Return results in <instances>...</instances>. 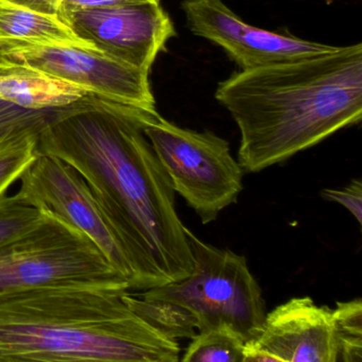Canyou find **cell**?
<instances>
[{
	"label": "cell",
	"mask_w": 362,
	"mask_h": 362,
	"mask_svg": "<svg viewBox=\"0 0 362 362\" xmlns=\"http://www.w3.org/2000/svg\"><path fill=\"white\" fill-rule=\"evenodd\" d=\"M16 64H18V63L14 62L12 59L6 56L5 52H4V50L0 47V69H7V67H12Z\"/></svg>",
	"instance_id": "cell-23"
},
{
	"label": "cell",
	"mask_w": 362,
	"mask_h": 362,
	"mask_svg": "<svg viewBox=\"0 0 362 362\" xmlns=\"http://www.w3.org/2000/svg\"><path fill=\"white\" fill-rule=\"evenodd\" d=\"M90 95L83 88L26 65L0 69V100L22 109L54 111Z\"/></svg>",
	"instance_id": "cell-12"
},
{
	"label": "cell",
	"mask_w": 362,
	"mask_h": 362,
	"mask_svg": "<svg viewBox=\"0 0 362 362\" xmlns=\"http://www.w3.org/2000/svg\"><path fill=\"white\" fill-rule=\"evenodd\" d=\"M18 64L39 69L100 98L156 111L150 73L80 46H18L4 49Z\"/></svg>",
	"instance_id": "cell-9"
},
{
	"label": "cell",
	"mask_w": 362,
	"mask_h": 362,
	"mask_svg": "<svg viewBox=\"0 0 362 362\" xmlns=\"http://www.w3.org/2000/svg\"><path fill=\"white\" fill-rule=\"evenodd\" d=\"M42 127L16 129L0 137V203L9 188L20 181L25 171L40 156L39 133Z\"/></svg>",
	"instance_id": "cell-15"
},
{
	"label": "cell",
	"mask_w": 362,
	"mask_h": 362,
	"mask_svg": "<svg viewBox=\"0 0 362 362\" xmlns=\"http://www.w3.org/2000/svg\"><path fill=\"white\" fill-rule=\"evenodd\" d=\"M332 309L309 296L293 298L266 313L257 336L245 341L243 362H338Z\"/></svg>",
	"instance_id": "cell-11"
},
{
	"label": "cell",
	"mask_w": 362,
	"mask_h": 362,
	"mask_svg": "<svg viewBox=\"0 0 362 362\" xmlns=\"http://www.w3.org/2000/svg\"><path fill=\"white\" fill-rule=\"evenodd\" d=\"M128 283H69L0 294V362H177L179 341L122 300Z\"/></svg>",
	"instance_id": "cell-3"
},
{
	"label": "cell",
	"mask_w": 362,
	"mask_h": 362,
	"mask_svg": "<svg viewBox=\"0 0 362 362\" xmlns=\"http://www.w3.org/2000/svg\"><path fill=\"white\" fill-rule=\"evenodd\" d=\"M141 1H149V0H65L64 3L61 6L60 10L90 7H109V6L141 3ZM158 1H160V0H158Z\"/></svg>",
	"instance_id": "cell-22"
},
{
	"label": "cell",
	"mask_w": 362,
	"mask_h": 362,
	"mask_svg": "<svg viewBox=\"0 0 362 362\" xmlns=\"http://www.w3.org/2000/svg\"><path fill=\"white\" fill-rule=\"evenodd\" d=\"M158 115L90 95L56 110L39 133L40 153L73 167L122 228L146 290L181 281L194 269L175 190L144 132Z\"/></svg>",
	"instance_id": "cell-1"
},
{
	"label": "cell",
	"mask_w": 362,
	"mask_h": 362,
	"mask_svg": "<svg viewBox=\"0 0 362 362\" xmlns=\"http://www.w3.org/2000/svg\"><path fill=\"white\" fill-rule=\"evenodd\" d=\"M122 300L150 326L171 340H192L197 334L196 315L183 305L170 300L144 298L139 293L126 292Z\"/></svg>",
	"instance_id": "cell-14"
},
{
	"label": "cell",
	"mask_w": 362,
	"mask_h": 362,
	"mask_svg": "<svg viewBox=\"0 0 362 362\" xmlns=\"http://www.w3.org/2000/svg\"><path fill=\"white\" fill-rule=\"evenodd\" d=\"M171 186L196 211L203 224L237 202L243 169L228 141L211 131L181 128L158 115L144 129Z\"/></svg>",
	"instance_id": "cell-5"
},
{
	"label": "cell",
	"mask_w": 362,
	"mask_h": 362,
	"mask_svg": "<svg viewBox=\"0 0 362 362\" xmlns=\"http://www.w3.org/2000/svg\"><path fill=\"white\" fill-rule=\"evenodd\" d=\"M18 200L52 211L86 235L111 266L130 283L131 290H146L139 258L111 214L86 180L54 156L40 154L20 179Z\"/></svg>",
	"instance_id": "cell-6"
},
{
	"label": "cell",
	"mask_w": 362,
	"mask_h": 362,
	"mask_svg": "<svg viewBox=\"0 0 362 362\" xmlns=\"http://www.w3.org/2000/svg\"><path fill=\"white\" fill-rule=\"evenodd\" d=\"M185 232L194 258L192 272L139 294L190 309L198 332L226 324L245 341L255 338L266 317V303L245 256L205 243L189 228Z\"/></svg>",
	"instance_id": "cell-4"
},
{
	"label": "cell",
	"mask_w": 362,
	"mask_h": 362,
	"mask_svg": "<svg viewBox=\"0 0 362 362\" xmlns=\"http://www.w3.org/2000/svg\"><path fill=\"white\" fill-rule=\"evenodd\" d=\"M320 194L325 200L342 205L356 218L358 223L362 224V183L359 179L353 180L341 189H323Z\"/></svg>",
	"instance_id": "cell-20"
},
{
	"label": "cell",
	"mask_w": 362,
	"mask_h": 362,
	"mask_svg": "<svg viewBox=\"0 0 362 362\" xmlns=\"http://www.w3.org/2000/svg\"><path fill=\"white\" fill-rule=\"evenodd\" d=\"M48 211L41 226L0 245V294L52 284L130 285L90 239Z\"/></svg>",
	"instance_id": "cell-7"
},
{
	"label": "cell",
	"mask_w": 362,
	"mask_h": 362,
	"mask_svg": "<svg viewBox=\"0 0 362 362\" xmlns=\"http://www.w3.org/2000/svg\"><path fill=\"white\" fill-rule=\"evenodd\" d=\"M245 340L226 324L197 332L184 353L183 362H243Z\"/></svg>",
	"instance_id": "cell-16"
},
{
	"label": "cell",
	"mask_w": 362,
	"mask_h": 362,
	"mask_svg": "<svg viewBox=\"0 0 362 362\" xmlns=\"http://www.w3.org/2000/svg\"><path fill=\"white\" fill-rule=\"evenodd\" d=\"M181 8L188 29L223 48L241 71L321 56L338 48L251 26L222 0H183Z\"/></svg>",
	"instance_id": "cell-10"
},
{
	"label": "cell",
	"mask_w": 362,
	"mask_h": 362,
	"mask_svg": "<svg viewBox=\"0 0 362 362\" xmlns=\"http://www.w3.org/2000/svg\"><path fill=\"white\" fill-rule=\"evenodd\" d=\"M25 9L33 10L48 16H58L65 0H6Z\"/></svg>",
	"instance_id": "cell-21"
},
{
	"label": "cell",
	"mask_w": 362,
	"mask_h": 362,
	"mask_svg": "<svg viewBox=\"0 0 362 362\" xmlns=\"http://www.w3.org/2000/svg\"><path fill=\"white\" fill-rule=\"evenodd\" d=\"M48 215L49 211L31 206L14 194L6 197L0 203V245L33 232L47 220Z\"/></svg>",
	"instance_id": "cell-18"
},
{
	"label": "cell",
	"mask_w": 362,
	"mask_h": 362,
	"mask_svg": "<svg viewBox=\"0 0 362 362\" xmlns=\"http://www.w3.org/2000/svg\"><path fill=\"white\" fill-rule=\"evenodd\" d=\"M215 98L240 132L238 163L259 173L362 118V45L236 71Z\"/></svg>",
	"instance_id": "cell-2"
},
{
	"label": "cell",
	"mask_w": 362,
	"mask_h": 362,
	"mask_svg": "<svg viewBox=\"0 0 362 362\" xmlns=\"http://www.w3.org/2000/svg\"><path fill=\"white\" fill-rule=\"evenodd\" d=\"M74 35L105 56L141 71H151L175 25L158 0L109 7L78 8L59 12Z\"/></svg>",
	"instance_id": "cell-8"
},
{
	"label": "cell",
	"mask_w": 362,
	"mask_h": 362,
	"mask_svg": "<svg viewBox=\"0 0 362 362\" xmlns=\"http://www.w3.org/2000/svg\"><path fill=\"white\" fill-rule=\"evenodd\" d=\"M339 340V361H362V300L337 302L332 309Z\"/></svg>",
	"instance_id": "cell-17"
},
{
	"label": "cell",
	"mask_w": 362,
	"mask_h": 362,
	"mask_svg": "<svg viewBox=\"0 0 362 362\" xmlns=\"http://www.w3.org/2000/svg\"><path fill=\"white\" fill-rule=\"evenodd\" d=\"M54 111H31L0 100V137L25 127H43Z\"/></svg>",
	"instance_id": "cell-19"
},
{
	"label": "cell",
	"mask_w": 362,
	"mask_h": 362,
	"mask_svg": "<svg viewBox=\"0 0 362 362\" xmlns=\"http://www.w3.org/2000/svg\"><path fill=\"white\" fill-rule=\"evenodd\" d=\"M80 46L95 49L80 40L59 16H48L0 0V47Z\"/></svg>",
	"instance_id": "cell-13"
}]
</instances>
